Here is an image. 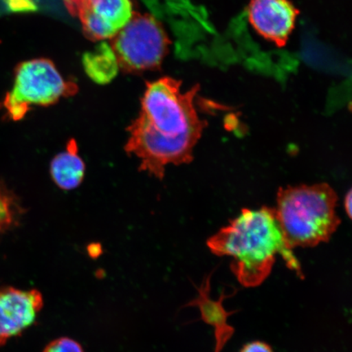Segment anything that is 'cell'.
<instances>
[{"label": "cell", "instance_id": "1", "mask_svg": "<svg viewBox=\"0 0 352 352\" xmlns=\"http://www.w3.org/2000/svg\"><path fill=\"white\" fill-rule=\"evenodd\" d=\"M199 87L184 91L182 82L170 77L147 83L138 118L127 126L124 149L140 161L139 170L157 179L166 167L188 164L208 126L195 108Z\"/></svg>", "mask_w": 352, "mask_h": 352}, {"label": "cell", "instance_id": "2", "mask_svg": "<svg viewBox=\"0 0 352 352\" xmlns=\"http://www.w3.org/2000/svg\"><path fill=\"white\" fill-rule=\"evenodd\" d=\"M208 245L213 254L232 258L231 270L246 287H254L267 279L277 255L302 277L300 263L285 241L274 208L242 210L210 237Z\"/></svg>", "mask_w": 352, "mask_h": 352}, {"label": "cell", "instance_id": "3", "mask_svg": "<svg viewBox=\"0 0 352 352\" xmlns=\"http://www.w3.org/2000/svg\"><path fill=\"white\" fill-rule=\"evenodd\" d=\"M337 201L325 183L280 188L274 209L289 248H314L331 239L341 223Z\"/></svg>", "mask_w": 352, "mask_h": 352}, {"label": "cell", "instance_id": "4", "mask_svg": "<svg viewBox=\"0 0 352 352\" xmlns=\"http://www.w3.org/2000/svg\"><path fill=\"white\" fill-rule=\"evenodd\" d=\"M77 92L76 83L65 80L51 60H32L17 67L14 85L6 94L3 107L10 120L20 121L32 107H50Z\"/></svg>", "mask_w": 352, "mask_h": 352}, {"label": "cell", "instance_id": "5", "mask_svg": "<svg viewBox=\"0 0 352 352\" xmlns=\"http://www.w3.org/2000/svg\"><path fill=\"white\" fill-rule=\"evenodd\" d=\"M110 41L118 69L142 73L157 69L170 46L168 35L153 16L133 13L131 19Z\"/></svg>", "mask_w": 352, "mask_h": 352}, {"label": "cell", "instance_id": "6", "mask_svg": "<svg viewBox=\"0 0 352 352\" xmlns=\"http://www.w3.org/2000/svg\"><path fill=\"white\" fill-rule=\"evenodd\" d=\"M64 3L92 41L111 38L133 14L130 0H64Z\"/></svg>", "mask_w": 352, "mask_h": 352}, {"label": "cell", "instance_id": "7", "mask_svg": "<svg viewBox=\"0 0 352 352\" xmlns=\"http://www.w3.org/2000/svg\"><path fill=\"white\" fill-rule=\"evenodd\" d=\"M43 306L36 289H0V346L32 327Z\"/></svg>", "mask_w": 352, "mask_h": 352}, {"label": "cell", "instance_id": "8", "mask_svg": "<svg viewBox=\"0 0 352 352\" xmlns=\"http://www.w3.org/2000/svg\"><path fill=\"white\" fill-rule=\"evenodd\" d=\"M298 14L289 0H252L248 8L249 21L255 32L278 47L287 43Z\"/></svg>", "mask_w": 352, "mask_h": 352}, {"label": "cell", "instance_id": "9", "mask_svg": "<svg viewBox=\"0 0 352 352\" xmlns=\"http://www.w3.org/2000/svg\"><path fill=\"white\" fill-rule=\"evenodd\" d=\"M210 280L208 277L198 289L199 296L188 303V306H197L199 308L202 320L214 328L217 340L214 352H220L230 340L234 329L228 324V318L231 314L224 309L222 305L224 296L220 297L217 301L213 300L210 296Z\"/></svg>", "mask_w": 352, "mask_h": 352}, {"label": "cell", "instance_id": "10", "mask_svg": "<svg viewBox=\"0 0 352 352\" xmlns=\"http://www.w3.org/2000/svg\"><path fill=\"white\" fill-rule=\"evenodd\" d=\"M85 173V162L79 155L76 140L70 139L66 144L65 151L56 154L51 162L52 179L63 190H73L80 186Z\"/></svg>", "mask_w": 352, "mask_h": 352}, {"label": "cell", "instance_id": "11", "mask_svg": "<svg viewBox=\"0 0 352 352\" xmlns=\"http://www.w3.org/2000/svg\"><path fill=\"white\" fill-rule=\"evenodd\" d=\"M85 65L87 73L100 85L110 82L118 69L116 57L107 44L100 46L94 54L86 55Z\"/></svg>", "mask_w": 352, "mask_h": 352}, {"label": "cell", "instance_id": "12", "mask_svg": "<svg viewBox=\"0 0 352 352\" xmlns=\"http://www.w3.org/2000/svg\"><path fill=\"white\" fill-rule=\"evenodd\" d=\"M15 211L12 197L0 188V232L6 231L14 223Z\"/></svg>", "mask_w": 352, "mask_h": 352}, {"label": "cell", "instance_id": "13", "mask_svg": "<svg viewBox=\"0 0 352 352\" xmlns=\"http://www.w3.org/2000/svg\"><path fill=\"white\" fill-rule=\"evenodd\" d=\"M43 352H85L78 342L69 338H60L47 344Z\"/></svg>", "mask_w": 352, "mask_h": 352}, {"label": "cell", "instance_id": "14", "mask_svg": "<svg viewBox=\"0 0 352 352\" xmlns=\"http://www.w3.org/2000/svg\"><path fill=\"white\" fill-rule=\"evenodd\" d=\"M240 352H274V351L266 343L253 342L245 345Z\"/></svg>", "mask_w": 352, "mask_h": 352}, {"label": "cell", "instance_id": "15", "mask_svg": "<svg viewBox=\"0 0 352 352\" xmlns=\"http://www.w3.org/2000/svg\"><path fill=\"white\" fill-rule=\"evenodd\" d=\"M352 195L351 191L350 190L347 192V195L345 197L344 200V208L347 215H349V218L351 217V210H352Z\"/></svg>", "mask_w": 352, "mask_h": 352}]
</instances>
